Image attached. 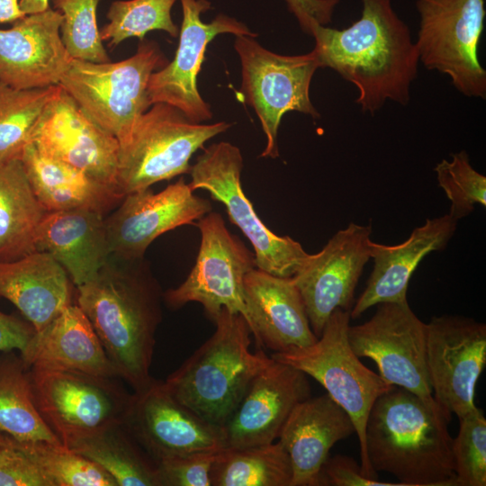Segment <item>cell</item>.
<instances>
[{"label": "cell", "mask_w": 486, "mask_h": 486, "mask_svg": "<svg viewBox=\"0 0 486 486\" xmlns=\"http://www.w3.org/2000/svg\"><path fill=\"white\" fill-rule=\"evenodd\" d=\"M46 212L22 161L1 163L0 261L14 260L37 250V232Z\"/></svg>", "instance_id": "cell-29"}, {"label": "cell", "mask_w": 486, "mask_h": 486, "mask_svg": "<svg viewBox=\"0 0 486 486\" xmlns=\"http://www.w3.org/2000/svg\"><path fill=\"white\" fill-rule=\"evenodd\" d=\"M161 292L149 267L111 255L97 274L76 287V304L87 317L119 378L134 392L154 379L150 367L162 320Z\"/></svg>", "instance_id": "cell-2"}, {"label": "cell", "mask_w": 486, "mask_h": 486, "mask_svg": "<svg viewBox=\"0 0 486 486\" xmlns=\"http://www.w3.org/2000/svg\"><path fill=\"white\" fill-rule=\"evenodd\" d=\"M0 486H53L16 440L3 433L0 436Z\"/></svg>", "instance_id": "cell-39"}, {"label": "cell", "mask_w": 486, "mask_h": 486, "mask_svg": "<svg viewBox=\"0 0 486 486\" xmlns=\"http://www.w3.org/2000/svg\"><path fill=\"white\" fill-rule=\"evenodd\" d=\"M105 215L87 210L47 212L36 248L63 266L76 288L92 280L111 256Z\"/></svg>", "instance_id": "cell-25"}, {"label": "cell", "mask_w": 486, "mask_h": 486, "mask_svg": "<svg viewBox=\"0 0 486 486\" xmlns=\"http://www.w3.org/2000/svg\"><path fill=\"white\" fill-rule=\"evenodd\" d=\"M0 436H1V433H0Z\"/></svg>", "instance_id": "cell-46"}, {"label": "cell", "mask_w": 486, "mask_h": 486, "mask_svg": "<svg viewBox=\"0 0 486 486\" xmlns=\"http://www.w3.org/2000/svg\"><path fill=\"white\" fill-rule=\"evenodd\" d=\"M349 320L350 310L337 309L313 344L274 352L271 357L314 378L348 414L359 440L362 472L377 479L366 454L365 426L374 401L394 385L367 368L352 350L347 336Z\"/></svg>", "instance_id": "cell-6"}, {"label": "cell", "mask_w": 486, "mask_h": 486, "mask_svg": "<svg viewBox=\"0 0 486 486\" xmlns=\"http://www.w3.org/2000/svg\"><path fill=\"white\" fill-rule=\"evenodd\" d=\"M58 85L15 89L0 82V164L21 160Z\"/></svg>", "instance_id": "cell-33"}, {"label": "cell", "mask_w": 486, "mask_h": 486, "mask_svg": "<svg viewBox=\"0 0 486 486\" xmlns=\"http://www.w3.org/2000/svg\"><path fill=\"white\" fill-rule=\"evenodd\" d=\"M348 341L358 357L375 362L389 383L433 400L427 364V327L408 301L377 304L373 317L348 327Z\"/></svg>", "instance_id": "cell-13"}, {"label": "cell", "mask_w": 486, "mask_h": 486, "mask_svg": "<svg viewBox=\"0 0 486 486\" xmlns=\"http://www.w3.org/2000/svg\"><path fill=\"white\" fill-rule=\"evenodd\" d=\"M122 424L157 464L225 447L220 428L179 402L156 379L131 393Z\"/></svg>", "instance_id": "cell-14"}, {"label": "cell", "mask_w": 486, "mask_h": 486, "mask_svg": "<svg viewBox=\"0 0 486 486\" xmlns=\"http://www.w3.org/2000/svg\"><path fill=\"white\" fill-rule=\"evenodd\" d=\"M99 0H53L63 16L61 40L72 58L102 63L110 58L97 24Z\"/></svg>", "instance_id": "cell-36"}, {"label": "cell", "mask_w": 486, "mask_h": 486, "mask_svg": "<svg viewBox=\"0 0 486 486\" xmlns=\"http://www.w3.org/2000/svg\"><path fill=\"white\" fill-rule=\"evenodd\" d=\"M62 20L49 7L0 29V82L15 89L58 85L73 59L61 40Z\"/></svg>", "instance_id": "cell-21"}, {"label": "cell", "mask_w": 486, "mask_h": 486, "mask_svg": "<svg viewBox=\"0 0 486 486\" xmlns=\"http://www.w3.org/2000/svg\"><path fill=\"white\" fill-rule=\"evenodd\" d=\"M419 62L450 78L464 95L486 98V71L478 47L486 15L484 0H417Z\"/></svg>", "instance_id": "cell-10"}, {"label": "cell", "mask_w": 486, "mask_h": 486, "mask_svg": "<svg viewBox=\"0 0 486 486\" xmlns=\"http://www.w3.org/2000/svg\"><path fill=\"white\" fill-rule=\"evenodd\" d=\"M220 451L197 453L158 463L159 486H212L211 470Z\"/></svg>", "instance_id": "cell-40"}, {"label": "cell", "mask_w": 486, "mask_h": 486, "mask_svg": "<svg viewBox=\"0 0 486 486\" xmlns=\"http://www.w3.org/2000/svg\"><path fill=\"white\" fill-rule=\"evenodd\" d=\"M68 273L48 252L0 261V296L11 302L39 332L73 303Z\"/></svg>", "instance_id": "cell-27"}, {"label": "cell", "mask_w": 486, "mask_h": 486, "mask_svg": "<svg viewBox=\"0 0 486 486\" xmlns=\"http://www.w3.org/2000/svg\"><path fill=\"white\" fill-rule=\"evenodd\" d=\"M183 21L179 44L174 59L153 72L148 85V99L152 105L163 103L181 111L190 121L202 123L212 117L210 105L202 98L196 77L201 70L208 43L217 35L256 37L243 22L218 14L205 23L201 14L211 8L207 0H180Z\"/></svg>", "instance_id": "cell-16"}, {"label": "cell", "mask_w": 486, "mask_h": 486, "mask_svg": "<svg viewBox=\"0 0 486 486\" xmlns=\"http://www.w3.org/2000/svg\"><path fill=\"white\" fill-rule=\"evenodd\" d=\"M459 431L453 438L452 454L457 486L486 485V418L475 408L459 418Z\"/></svg>", "instance_id": "cell-38"}, {"label": "cell", "mask_w": 486, "mask_h": 486, "mask_svg": "<svg viewBox=\"0 0 486 486\" xmlns=\"http://www.w3.org/2000/svg\"><path fill=\"white\" fill-rule=\"evenodd\" d=\"M438 186L450 201L449 215L459 220L470 215L475 204L486 206V176L471 165L465 150L451 155V159H442L435 168Z\"/></svg>", "instance_id": "cell-37"}, {"label": "cell", "mask_w": 486, "mask_h": 486, "mask_svg": "<svg viewBox=\"0 0 486 486\" xmlns=\"http://www.w3.org/2000/svg\"><path fill=\"white\" fill-rule=\"evenodd\" d=\"M176 0H118L111 4L109 22L100 30L103 41L114 48L123 40L137 37L140 40L155 30L176 38L179 30L172 20L171 10Z\"/></svg>", "instance_id": "cell-34"}, {"label": "cell", "mask_w": 486, "mask_h": 486, "mask_svg": "<svg viewBox=\"0 0 486 486\" xmlns=\"http://www.w3.org/2000/svg\"><path fill=\"white\" fill-rule=\"evenodd\" d=\"M371 233V224L350 222L335 233L319 253L310 254L292 277L317 338L335 310H351L356 284L370 260Z\"/></svg>", "instance_id": "cell-17"}, {"label": "cell", "mask_w": 486, "mask_h": 486, "mask_svg": "<svg viewBox=\"0 0 486 486\" xmlns=\"http://www.w3.org/2000/svg\"><path fill=\"white\" fill-rule=\"evenodd\" d=\"M457 226L449 214L427 219L410 237L397 245L369 243L373 270L365 288L350 310V319L359 318L372 306L382 302L407 301L412 274L430 252L444 250Z\"/></svg>", "instance_id": "cell-23"}, {"label": "cell", "mask_w": 486, "mask_h": 486, "mask_svg": "<svg viewBox=\"0 0 486 486\" xmlns=\"http://www.w3.org/2000/svg\"><path fill=\"white\" fill-rule=\"evenodd\" d=\"M360 18L338 30L316 25L310 36L320 68H329L353 84L356 103L374 115L387 101L407 105L419 63L415 41L392 0H361Z\"/></svg>", "instance_id": "cell-1"}, {"label": "cell", "mask_w": 486, "mask_h": 486, "mask_svg": "<svg viewBox=\"0 0 486 486\" xmlns=\"http://www.w3.org/2000/svg\"><path fill=\"white\" fill-rule=\"evenodd\" d=\"M25 15L21 10L19 0H0V23H14Z\"/></svg>", "instance_id": "cell-44"}, {"label": "cell", "mask_w": 486, "mask_h": 486, "mask_svg": "<svg viewBox=\"0 0 486 486\" xmlns=\"http://www.w3.org/2000/svg\"><path fill=\"white\" fill-rule=\"evenodd\" d=\"M0 433L61 445L36 408L29 367L18 351L0 352Z\"/></svg>", "instance_id": "cell-30"}, {"label": "cell", "mask_w": 486, "mask_h": 486, "mask_svg": "<svg viewBox=\"0 0 486 486\" xmlns=\"http://www.w3.org/2000/svg\"><path fill=\"white\" fill-rule=\"evenodd\" d=\"M243 295L248 326L258 346L285 352L317 340L292 277L273 275L256 267L245 275Z\"/></svg>", "instance_id": "cell-22"}, {"label": "cell", "mask_w": 486, "mask_h": 486, "mask_svg": "<svg viewBox=\"0 0 486 486\" xmlns=\"http://www.w3.org/2000/svg\"><path fill=\"white\" fill-rule=\"evenodd\" d=\"M32 143L43 155L118 190L119 141L95 123L60 86L40 119Z\"/></svg>", "instance_id": "cell-19"}, {"label": "cell", "mask_w": 486, "mask_h": 486, "mask_svg": "<svg viewBox=\"0 0 486 486\" xmlns=\"http://www.w3.org/2000/svg\"><path fill=\"white\" fill-rule=\"evenodd\" d=\"M451 412L398 386L374 403L365 426L372 469L402 486H457L448 430Z\"/></svg>", "instance_id": "cell-3"}, {"label": "cell", "mask_w": 486, "mask_h": 486, "mask_svg": "<svg viewBox=\"0 0 486 486\" xmlns=\"http://www.w3.org/2000/svg\"><path fill=\"white\" fill-rule=\"evenodd\" d=\"M71 450L102 467L117 486H159L157 463L122 422L85 439Z\"/></svg>", "instance_id": "cell-31"}, {"label": "cell", "mask_w": 486, "mask_h": 486, "mask_svg": "<svg viewBox=\"0 0 486 486\" xmlns=\"http://www.w3.org/2000/svg\"><path fill=\"white\" fill-rule=\"evenodd\" d=\"M197 226L201 243L195 264L178 287L163 293V300L173 309L192 302L201 303L213 321L225 308L241 314L248 324L243 282L256 268L255 254L227 229L218 212H208Z\"/></svg>", "instance_id": "cell-12"}, {"label": "cell", "mask_w": 486, "mask_h": 486, "mask_svg": "<svg viewBox=\"0 0 486 486\" xmlns=\"http://www.w3.org/2000/svg\"><path fill=\"white\" fill-rule=\"evenodd\" d=\"M21 356L29 368L70 370L119 378L93 326L76 303L68 305L49 325L36 332Z\"/></svg>", "instance_id": "cell-26"}, {"label": "cell", "mask_w": 486, "mask_h": 486, "mask_svg": "<svg viewBox=\"0 0 486 486\" xmlns=\"http://www.w3.org/2000/svg\"><path fill=\"white\" fill-rule=\"evenodd\" d=\"M243 157L239 148L227 141L210 145L191 166L193 191L203 189L221 202L230 220L250 241L256 267L280 277H292L309 260L300 242L278 236L259 219L241 186Z\"/></svg>", "instance_id": "cell-9"}, {"label": "cell", "mask_w": 486, "mask_h": 486, "mask_svg": "<svg viewBox=\"0 0 486 486\" xmlns=\"http://www.w3.org/2000/svg\"><path fill=\"white\" fill-rule=\"evenodd\" d=\"M288 9L294 14L302 30L310 35L316 25H327L340 0H285Z\"/></svg>", "instance_id": "cell-42"}, {"label": "cell", "mask_w": 486, "mask_h": 486, "mask_svg": "<svg viewBox=\"0 0 486 486\" xmlns=\"http://www.w3.org/2000/svg\"><path fill=\"white\" fill-rule=\"evenodd\" d=\"M29 321L0 310V352L18 351L22 354L35 336Z\"/></svg>", "instance_id": "cell-43"}, {"label": "cell", "mask_w": 486, "mask_h": 486, "mask_svg": "<svg viewBox=\"0 0 486 486\" xmlns=\"http://www.w3.org/2000/svg\"><path fill=\"white\" fill-rule=\"evenodd\" d=\"M402 486L380 482L365 476L361 466L351 457L337 454L328 458L319 476L318 486Z\"/></svg>", "instance_id": "cell-41"}, {"label": "cell", "mask_w": 486, "mask_h": 486, "mask_svg": "<svg viewBox=\"0 0 486 486\" xmlns=\"http://www.w3.org/2000/svg\"><path fill=\"white\" fill-rule=\"evenodd\" d=\"M427 327L433 397L458 418L476 408L475 388L486 363V325L457 315L434 316Z\"/></svg>", "instance_id": "cell-15"}, {"label": "cell", "mask_w": 486, "mask_h": 486, "mask_svg": "<svg viewBox=\"0 0 486 486\" xmlns=\"http://www.w3.org/2000/svg\"><path fill=\"white\" fill-rule=\"evenodd\" d=\"M292 479L290 457L279 441L223 448L211 470L212 486H292Z\"/></svg>", "instance_id": "cell-32"}, {"label": "cell", "mask_w": 486, "mask_h": 486, "mask_svg": "<svg viewBox=\"0 0 486 486\" xmlns=\"http://www.w3.org/2000/svg\"><path fill=\"white\" fill-rule=\"evenodd\" d=\"M235 50L241 63V92L258 116L266 144L263 158L279 156L277 135L282 117L299 112L317 119L320 113L310 98L312 76L320 68L313 50L287 56L262 47L254 37L236 36Z\"/></svg>", "instance_id": "cell-11"}, {"label": "cell", "mask_w": 486, "mask_h": 486, "mask_svg": "<svg viewBox=\"0 0 486 486\" xmlns=\"http://www.w3.org/2000/svg\"><path fill=\"white\" fill-rule=\"evenodd\" d=\"M16 442L53 486H117L102 467L62 445L45 441Z\"/></svg>", "instance_id": "cell-35"}, {"label": "cell", "mask_w": 486, "mask_h": 486, "mask_svg": "<svg viewBox=\"0 0 486 486\" xmlns=\"http://www.w3.org/2000/svg\"><path fill=\"white\" fill-rule=\"evenodd\" d=\"M230 126L226 122H194L172 105L153 104L140 116L127 141L120 145L119 192L125 196L190 173L193 154Z\"/></svg>", "instance_id": "cell-7"}, {"label": "cell", "mask_w": 486, "mask_h": 486, "mask_svg": "<svg viewBox=\"0 0 486 486\" xmlns=\"http://www.w3.org/2000/svg\"><path fill=\"white\" fill-rule=\"evenodd\" d=\"M210 212V201L195 195L183 178L157 194L150 188L128 194L104 219L112 256L141 259L155 238Z\"/></svg>", "instance_id": "cell-18"}, {"label": "cell", "mask_w": 486, "mask_h": 486, "mask_svg": "<svg viewBox=\"0 0 486 486\" xmlns=\"http://www.w3.org/2000/svg\"><path fill=\"white\" fill-rule=\"evenodd\" d=\"M167 63L157 43L143 40L133 56L121 61L73 58L58 86L122 145L151 106L148 99L151 74Z\"/></svg>", "instance_id": "cell-5"}, {"label": "cell", "mask_w": 486, "mask_h": 486, "mask_svg": "<svg viewBox=\"0 0 486 486\" xmlns=\"http://www.w3.org/2000/svg\"><path fill=\"white\" fill-rule=\"evenodd\" d=\"M21 161L36 197L47 212L87 210L106 216L124 198L116 188L43 155L32 143L25 148Z\"/></svg>", "instance_id": "cell-28"}, {"label": "cell", "mask_w": 486, "mask_h": 486, "mask_svg": "<svg viewBox=\"0 0 486 486\" xmlns=\"http://www.w3.org/2000/svg\"><path fill=\"white\" fill-rule=\"evenodd\" d=\"M29 373L40 415L68 449L122 422L131 393L119 378L45 368Z\"/></svg>", "instance_id": "cell-8"}, {"label": "cell", "mask_w": 486, "mask_h": 486, "mask_svg": "<svg viewBox=\"0 0 486 486\" xmlns=\"http://www.w3.org/2000/svg\"><path fill=\"white\" fill-rule=\"evenodd\" d=\"M21 10L25 14H32L47 10L49 0H19Z\"/></svg>", "instance_id": "cell-45"}, {"label": "cell", "mask_w": 486, "mask_h": 486, "mask_svg": "<svg viewBox=\"0 0 486 486\" xmlns=\"http://www.w3.org/2000/svg\"><path fill=\"white\" fill-rule=\"evenodd\" d=\"M353 433L350 417L328 393L298 403L278 436L290 457L292 486H318L330 449Z\"/></svg>", "instance_id": "cell-24"}, {"label": "cell", "mask_w": 486, "mask_h": 486, "mask_svg": "<svg viewBox=\"0 0 486 486\" xmlns=\"http://www.w3.org/2000/svg\"><path fill=\"white\" fill-rule=\"evenodd\" d=\"M214 322L209 339L163 382L176 400L221 428L273 359L250 351L251 330L241 314L223 308Z\"/></svg>", "instance_id": "cell-4"}, {"label": "cell", "mask_w": 486, "mask_h": 486, "mask_svg": "<svg viewBox=\"0 0 486 486\" xmlns=\"http://www.w3.org/2000/svg\"><path fill=\"white\" fill-rule=\"evenodd\" d=\"M309 397L310 386L307 375L273 359L254 378L222 426L224 448L273 443L293 408Z\"/></svg>", "instance_id": "cell-20"}]
</instances>
